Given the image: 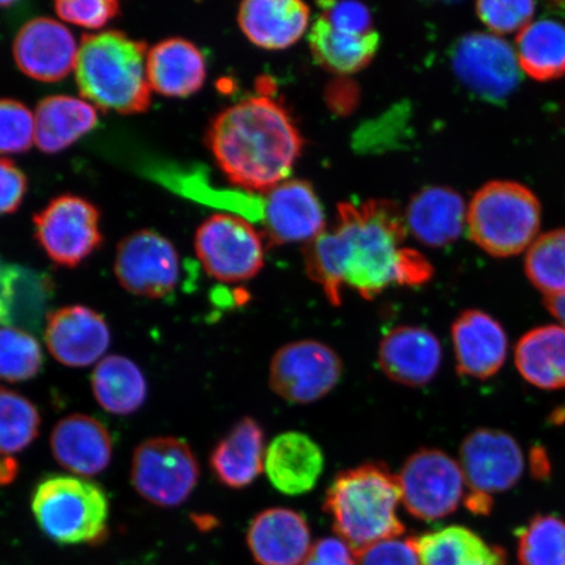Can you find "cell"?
Here are the masks:
<instances>
[{"label": "cell", "mask_w": 565, "mask_h": 565, "mask_svg": "<svg viewBox=\"0 0 565 565\" xmlns=\"http://www.w3.org/2000/svg\"><path fill=\"white\" fill-rule=\"evenodd\" d=\"M404 212L387 200L341 203L337 222L306 246L309 278L320 285L333 306L349 286L371 300L392 286H418L433 277L420 253L404 246Z\"/></svg>", "instance_id": "1"}, {"label": "cell", "mask_w": 565, "mask_h": 565, "mask_svg": "<svg viewBox=\"0 0 565 565\" xmlns=\"http://www.w3.org/2000/svg\"><path fill=\"white\" fill-rule=\"evenodd\" d=\"M207 146L232 185L267 193L288 180L301 157L298 126L278 102L246 98L212 119Z\"/></svg>", "instance_id": "2"}, {"label": "cell", "mask_w": 565, "mask_h": 565, "mask_svg": "<svg viewBox=\"0 0 565 565\" xmlns=\"http://www.w3.org/2000/svg\"><path fill=\"white\" fill-rule=\"evenodd\" d=\"M147 44L119 31L84 35L75 77L84 100L103 111L139 115L150 109Z\"/></svg>", "instance_id": "3"}, {"label": "cell", "mask_w": 565, "mask_h": 565, "mask_svg": "<svg viewBox=\"0 0 565 565\" xmlns=\"http://www.w3.org/2000/svg\"><path fill=\"white\" fill-rule=\"evenodd\" d=\"M401 492L397 476L384 463H364L339 472L324 498L338 539L353 554L374 543L405 533L398 518Z\"/></svg>", "instance_id": "4"}, {"label": "cell", "mask_w": 565, "mask_h": 565, "mask_svg": "<svg viewBox=\"0 0 565 565\" xmlns=\"http://www.w3.org/2000/svg\"><path fill=\"white\" fill-rule=\"evenodd\" d=\"M541 215V203L532 190L519 182L491 181L472 196L466 227L480 249L507 258L533 244Z\"/></svg>", "instance_id": "5"}, {"label": "cell", "mask_w": 565, "mask_h": 565, "mask_svg": "<svg viewBox=\"0 0 565 565\" xmlns=\"http://www.w3.org/2000/svg\"><path fill=\"white\" fill-rule=\"evenodd\" d=\"M32 511L42 533L60 545H95L108 533V498L100 486L81 477L42 480Z\"/></svg>", "instance_id": "6"}, {"label": "cell", "mask_w": 565, "mask_h": 565, "mask_svg": "<svg viewBox=\"0 0 565 565\" xmlns=\"http://www.w3.org/2000/svg\"><path fill=\"white\" fill-rule=\"evenodd\" d=\"M200 479V465L186 441L154 437L134 451L131 483L151 504L171 508L185 503Z\"/></svg>", "instance_id": "7"}, {"label": "cell", "mask_w": 565, "mask_h": 565, "mask_svg": "<svg viewBox=\"0 0 565 565\" xmlns=\"http://www.w3.org/2000/svg\"><path fill=\"white\" fill-rule=\"evenodd\" d=\"M194 244L204 270L218 281L242 282L263 270L266 239L242 216L212 215L198 228Z\"/></svg>", "instance_id": "8"}, {"label": "cell", "mask_w": 565, "mask_h": 565, "mask_svg": "<svg viewBox=\"0 0 565 565\" xmlns=\"http://www.w3.org/2000/svg\"><path fill=\"white\" fill-rule=\"evenodd\" d=\"M450 62L463 87L486 103L503 105L522 81L518 54L497 34L462 35L451 47Z\"/></svg>", "instance_id": "9"}, {"label": "cell", "mask_w": 565, "mask_h": 565, "mask_svg": "<svg viewBox=\"0 0 565 565\" xmlns=\"http://www.w3.org/2000/svg\"><path fill=\"white\" fill-rule=\"evenodd\" d=\"M401 504L414 518L436 521L454 513L465 494L461 465L440 449L409 456L397 476Z\"/></svg>", "instance_id": "10"}, {"label": "cell", "mask_w": 565, "mask_h": 565, "mask_svg": "<svg viewBox=\"0 0 565 565\" xmlns=\"http://www.w3.org/2000/svg\"><path fill=\"white\" fill-rule=\"evenodd\" d=\"M100 211L82 196L54 198L33 217L34 236L56 265L79 266L103 244Z\"/></svg>", "instance_id": "11"}, {"label": "cell", "mask_w": 565, "mask_h": 565, "mask_svg": "<svg viewBox=\"0 0 565 565\" xmlns=\"http://www.w3.org/2000/svg\"><path fill=\"white\" fill-rule=\"evenodd\" d=\"M343 363L328 344L303 339L282 345L273 356L270 386L281 399L313 404L339 384Z\"/></svg>", "instance_id": "12"}, {"label": "cell", "mask_w": 565, "mask_h": 565, "mask_svg": "<svg viewBox=\"0 0 565 565\" xmlns=\"http://www.w3.org/2000/svg\"><path fill=\"white\" fill-rule=\"evenodd\" d=\"M115 273L127 292L148 299L167 298L180 279L179 252L160 233L137 231L119 243Z\"/></svg>", "instance_id": "13"}, {"label": "cell", "mask_w": 565, "mask_h": 565, "mask_svg": "<svg viewBox=\"0 0 565 565\" xmlns=\"http://www.w3.org/2000/svg\"><path fill=\"white\" fill-rule=\"evenodd\" d=\"M470 492L510 491L524 476L525 458L518 440L503 430L480 428L465 437L459 449Z\"/></svg>", "instance_id": "14"}, {"label": "cell", "mask_w": 565, "mask_h": 565, "mask_svg": "<svg viewBox=\"0 0 565 565\" xmlns=\"http://www.w3.org/2000/svg\"><path fill=\"white\" fill-rule=\"evenodd\" d=\"M263 235L270 245L310 243L327 230L320 198L309 182L287 180L264 193Z\"/></svg>", "instance_id": "15"}, {"label": "cell", "mask_w": 565, "mask_h": 565, "mask_svg": "<svg viewBox=\"0 0 565 565\" xmlns=\"http://www.w3.org/2000/svg\"><path fill=\"white\" fill-rule=\"evenodd\" d=\"M12 53L21 73L38 82L55 83L75 70L79 45L60 21L35 18L21 26Z\"/></svg>", "instance_id": "16"}, {"label": "cell", "mask_w": 565, "mask_h": 565, "mask_svg": "<svg viewBox=\"0 0 565 565\" xmlns=\"http://www.w3.org/2000/svg\"><path fill=\"white\" fill-rule=\"evenodd\" d=\"M45 341L61 364L83 369L95 364L109 349L110 330L96 310L71 306L47 317Z\"/></svg>", "instance_id": "17"}, {"label": "cell", "mask_w": 565, "mask_h": 565, "mask_svg": "<svg viewBox=\"0 0 565 565\" xmlns=\"http://www.w3.org/2000/svg\"><path fill=\"white\" fill-rule=\"evenodd\" d=\"M443 348L433 331L422 327H398L388 331L380 343L381 371L394 383L420 387L439 373Z\"/></svg>", "instance_id": "18"}, {"label": "cell", "mask_w": 565, "mask_h": 565, "mask_svg": "<svg viewBox=\"0 0 565 565\" xmlns=\"http://www.w3.org/2000/svg\"><path fill=\"white\" fill-rule=\"evenodd\" d=\"M457 371L465 377L489 380L508 355V337L500 322L483 310L469 309L451 324Z\"/></svg>", "instance_id": "19"}, {"label": "cell", "mask_w": 565, "mask_h": 565, "mask_svg": "<svg viewBox=\"0 0 565 565\" xmlns=\"http://www.w3.org/2000/svg\"><path fill=\"white\" fill-rule=\"evenodd\" d=\"M246 540L260 565H300L312 548L307 520L288 508H270L257 514Z\"/></svg>", "instance_id": "20"}, {"label": "cell", "mask_w": 565, "mask_h": 565, "mask_svg": "<svg viewBox=\"0 0 565 565\" xmlns=\"http://www.w3.org/2000/svg\"><path fill=\"white\" fill-rule=\"evenodd\" d=\"M51 447L56 462L81 477L100 475L111 461L109 430L88 415H70L56 424Z\"/></svg>", "instance_id": "21"}, {"label": "cell", "mask_w": 565, "mask_h": 565, "mask_svg": "<svg viewBox=\"0 0 565 565\" xmlns=\"http://www.w3.org/2000/svg\"><path fill=\"white\" fill-rule=\"evenodd\" d=\"M237 20L252 44L278 52L307 33L310 9L299 0H247L239 4Z\"/></svg>", "instance_id": "22"}, {"label": "cell", "mask_w": 565, "mask_h": 565, "mask_svg": "<svg viewBox=\"0 0 565 565\" xmlns=\"http://www.w3.org/2000/svg\"><path fill=\"white\" fill-rule=\"evenodd\" d=\"M324 468L320 445L306 434L289 430L268 445L265 471L271 484L289 497L315 489Z\"/></svg>", "instance_id": "23"}, {"label": "cell", "mask_w": 565, "mask_h": 565, "mask_svg": "<svg viewBox=\"0 0 565 565\" xmlns=\"http://www.w3.org/2000/svg\"><path fill=\"white\" fill-rule=\"evenodd\" d=\"M206 75V60L192 41L168 39L148 51V82L152 90L161 96H193L203 87Z\"/></svg>", "instance_id": "24"}, {"label": "cell", "mask_w": 565, "mask_h": 565, "mask_svg": "<svg viewBox=\"0 0 565 565\" xmlns=\"http://www.w3.org/2000/svg\"><path fill=\"white\" fill-rule=\"evenodd\" d=\"M407 230L424 245L440 247L457 242L468 221V209L456 190L434 186L416 194L405 215Z\"/></svg>", "instance_id": "25"}, {"label": "cell", "mask_w": 565, "mask_h": 565, "mask_svg": "<svg viewBox=\"0 0 565 565\" xmlns=\"http://www.w3.org/2000/svg\"><path fill=\"white\" fill-rule=\"evenodd\" d=\"M266 450L263 427L256 419L244 418L212 450V472L230 489H245L265 470Z\"/></svg>", "instance_id": "26"}, {"label": "cell", "mask_w": 565, "mask_h": 565, "mask_svg": "<svg viewBox=\"0 0 565 565\" xmlns=\"http://www.w3.org/2000/svg\"><path fill=\"white\" fill-rule=\"evenodd\" d=\"M97 124V109L84 98L49 96L34 111V143L42 152L58 153L94 130Z\"/></svg>", "instance_id": "27"}, {"label": "cell", "mask_w": 565, "mask_h": 565, "mask_svg": "<svg viewBox=\"0 0 565 565\" xmlns=\"http://www.w3.org/2000/svg\"><path fill=\"white\" fill-rule=\"evenodd\" d=\"M515 366L530 385L542 391L565 387V329L548 324L527 331L514 350Z\"/></svg>", "instance_id": "28"}, {"label": "cell", "mask_w": 565, "mask_h": 565, "mask_svg": "<svg viewBox=\"0 0 565 565\" xmlns=\"http://www.w3.org/2000/svg\"><path fill=\"white\" fill-rule=\"evenodd\" d=\"M420 565H507L505 551L462 526H448L416 539Z\"/></svg>", "instance_id": "29"}, {"label": "cell", "mask_w": 565, "mask_h": 565, "mask_svg": "<svg viewBox=\"0 0 565 565\" xmlns=\"http://www.w3.org/2000/svg\"><path fill=\"white\" fill-rule=\"evenodd\" d=\"M309 45L318 63L331 73L350 75L369 66L380 47V34L335 30L323 18L310 28Z\"/></svg>", "instance_id": "30"}, {"label": "cell", "mask_w": 565, "mask_h": 565, "mask_svg": "<svg viewBox=\"0 0 565 565\" xmlns=\"http://www.w3.org/2000/svg\"><path fill=\"white\" fill-rule=\"evenodd\" d=\"M520 67L536 82L565 76V25L541 19L530 23L515 39Z\"/></svg>", "instance_id": "31"}, {"label": "cell", "mask_w": 565, "mask_h": 565, "mask_svg": "<svg viewBox=\"0 0 565 565\" xmlns=\"http://www.w3.org/2000/svg\"><path fill=\"white\" fill-rule=\"evenodd\" d=\"M92 388L100 406L111 414L129 415L143 406L147 381L139 366L125 356L102 360L92 373Z\"/></svg>", "instance_id": "32"}, {"label": "cell", "mask_w": 565, "mask_h": 565, "mask_svg": "<svg viewBox=\"0 0 565 565\" xmlns=\"http://www.w3.org/2000/svg\"><path fill=\"white\" fill-rule=\"evenodd\" d=\"M526 277L540 292L565 294V230H555L534 239L525 258Z\"/></svg>", "instance_id": "33"}, {"label": "cell", "mask_w": 565, "mask_h": 565, "mask_svg": "<svg viewBox=\"0 0 565 565\" xmlns=\"http://www.w3.org/2000/svg\"><path fill=\"white\" fill-rule=\"evenodd\" d=\"M521 565H565V521L536 514L519 533Z\"/></svg>", "instance_id": "34"}, {"label": "cell", "mask_w": 565, "mask_h": 565, "mask_svg": "<svg viewBox=\"0 0 565 565\" xmlns=\"http://www.w3.org/2000/svg\"><path fill=\"white\" fill-rule=\"evenodd\" d=\"M41 416L38 407L23 395L0 388V456L24 450L39 436Z\"/></svg>", "instance_id": "35"}, {"label": "cell", "mask_w": 565, "mask_h": 565, "mask_svg": "<svg viewBox=\"0 0 565 565\" xmlns=\"http://www.w3.org/2000/svg\"><path fill=\"white\" fill-rule=\"evenodd\" d=\"M42 364L38 339L18 328H0V380L23 383L38 376Z\"/></svg>", "instance_id": "36"}, {"label": "cell", "mask_w": 565, "mask_h": 565, "mask_svg": "<svg viewBox=\"0 0 565 565\" xmlns=\"http://www.w3.org/2000/svg\"><path fill=\"white\" fill-rule=\"evenodd\" d=\"M34 143V113L25 104L0 98V153H23Z\"/></svg>", "instance_id": "37"}, {"label": "cell", "mask_w": 565, "mask_h": 565, "mask_svg": "<svg viewBox=\"0 0 565 565\" xmlns=\"http://www.w3.org/2000/svg\"><path fill=\"white\" fill-rule=\"evenodd\" d=\"M535 12L534 2L524 0H484L477 3V13L483 24L497 34L521 32L530 24Z\"/></svg>", "instance_id": "38"}, {"label": "cell", "mask_w": 565, "mask_h": 565, "mask_svg": "<svg viewBox=\"0 0 565 565\" xmlns=\"http://www.w3.org/2000/svg\"><path fill=\"white\" fill-rule=\"evenodd\" d=\"M54 10L66 23L86 28V30H103L111 20L121 13V4L116 0H84V2H68L61 0L54 3Z\"/></svg>", "instance_id": "39"}, {"label": "cell", "mask_w": 565, "mask_h": 565, "mask_svg": "<svg viewBox=\"0 0 565 565\" xmlns=\"http://www.w3.org/2000/svg\"><path fill=\"white\" fill-rule=\"evenodd\" d=\"M358 565H420L416 539H391L353 554Z\"/></svg>", "instance_id": "40"}, {"label": "cell", "mask_w": 565, "mask_h": 565, "mask_svg": "<svg viewBox=\"0 0 565 565\" xmlns=\"http://www.w3.org/2000/svg\"><path fill=\"white\" fill-rule=\"evenodd\" d=\"M321 18L338 31L366 34L372 30V15L369 7L356 2H321Z\"/></svg>", "instance_id": "41"}, {"label": "cell", "mask_w": 565, "mask_h": 565, "mask_svg": "<svg viewBox=\"0 0 565 565\" xmlns=\"http://www.w3.org/2000/svg\"><path fill=\"white\" fill-rule=\"evenodd\" d=\"M26 190L24 172L12 160L0 158V215L17 212L24 201Z\"/></svg>", "instance_id": "42"}, {"label": "cell", "mask_w": 565, "mask_h": 565, "mask_svg": "<svg viewBox=\"0 0 565 565\" xmlns=\"http://www.w3.org/2000/svg\"><path fill=\"white\" fill-rule=\"evenodd\" d=\"M301 565H358L348 543L341 539H323L316 543Z\"/></svg>", "instance_id": "43"}, {"label": "cell", "mask_w": 565, "mask_h": 565, "mask_svg": "<svg viewBox=\"0 0 565 565\" xmlns=\"http://www.w3.org/2000/svg\"><path fill=\"white\" fill-rule=\"evenodd\" d=\"M21 274L11 266L0 265V324H10L15 313Z\"/></svg>", "instance_id": "44"}, {"label": "cell", "mask_w": 565, "mask_h": 565, "mask_svg": "<svg viewBox=\"0 0 565 565\" xmlns=\"http://www.w3.org/2000/svg\"><path fill=\"white\" fill-rule=\"evenodd\" d=\"M465 504L471 513L489 514L492 510V497L484 493L470 492L465 499Z\"/></svg>", "instance_id": "45"}, {"label": "cell", "mask_w": 565, "mask_h": 565, "mask_svg": "<svg viewBox=\"0 0 565 565\" xmlns=\"http://www.w3.org/2000/svg\"><path fill=\"white\" fill-rule=\"evenodd\" d=\"M19 475V463L11 456H0V486L11 484Z\"/></svg>", "instance_id": "46"}, {"label": "cell", "mask_w": 565, "mask_h": 565, "mask_svg": "<svg viewBox=\"0 0 565 565\" xmlns=\"http://www.w3.org/2000/svg\"><path fill=\"white\" fill-rule=\"evenodd\" d=\"M548 312L553 315L557 321H559L565 329V294L557 296H548L543 300Z\"/></svg>", "instance_id": "47"}, {"label": "cell", "mask_w": 565, "mask_h": 565, "mask_svg": "<svg viewBox=\"0 0 565 565\" xmlns=\"http://www.w3.org/2000/svg\"><path fill=\"white\" fill-rule=\"evenodd\" d=\"M13 4H15V3H13V2H0V9H3V7H11Z\"/></svg>", "instance_id": "48"}]
</instances>
